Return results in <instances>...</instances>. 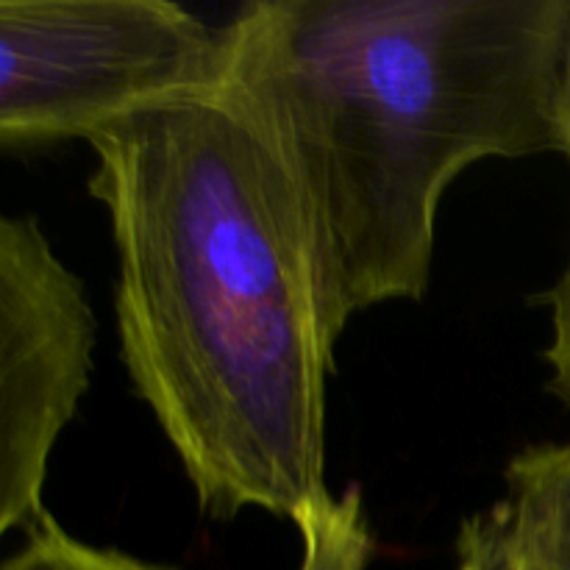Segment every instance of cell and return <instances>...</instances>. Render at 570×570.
Instances as JSON below:
<instances>
[{
  "label": "cell",
  "mask_w": 570,
  "mask_h": 570,
  "mask_svg": "<svg viewBox=\"0 0 570 570\" xmlns=\"http://www.w3.org/2000/svg\"><path fill=\"white\" fill-rule=\"evenodd\" d=\"M117 250L120 354L212 518L328 499L334 371L301 198L228 78L87 139Z\"/></svg>",
  "instance_id": "6da1fadb"
},
{
  "label": "cell",
  "mask_w": 570,
  "mask_h": 570,
  "mask_svg": "<svg viewBox=\"0 0 570 570\" xmlns=\"http://www.w3.org/2000/svg\"><path fill=\"white\" fill-rule=\"evenodd\" d=\"M570 0H262L226 78L301 198L328 340L429 289L440 200L482 159L562 154Z\"/></svg>",
  "instance_id": "7a4b0ae2"
},
{
  "label": "cell",
  "mask_w": 570,
  "mask_h": 570,
  "mask_svg": "<svg viewBox=\"0 0 570 570\" xmlns=\"http://www.w3.org/2000/svg\"><path fill=\"white\" fill-rule=\"evenodd\" d=\"M226 78V28L167 0H0V148L89 139Z\"/></svg>",
  "instance_id": "3957f363"
},
{
  "label": "cell",
  "mask_w": 570,
  "mask_h": 570,
  "mask_svg": "<svg viewBox=\"0 0 570 570\" xmlns=\"http://www.w3.org/2000/svg\"><path fill=\"white\" fill-rule=\"evenodd\" d=\"M95 315L31 215L0 220V532L48 518L50 451L89 387Z\"/></svg>",
  "instance_id": "277c9868"
},
{
  "label": "cell",
  "mask_w": 570,
  "mask_h": 570,
  "mask_svg": "<svg viewBox=\"0 0 570 570\" xmlns=\"http://www.w3.org/2000/svg\"><path fill=\"white\" fill-rule=\"evenodd\" d=\"M504 476L512 566L570 570V443L521 451Z\"/></svg>",
  "instance_id": "5b68a950"
},
{
  "label": "cell",
  "mask_w": 570,
  "mask_h": 570,
  "mask_svg": "<svg viewBox=\"0 0 570 570\" xmlns=\"http://www.w3.org/2000/svg\"><path fill=\"white\" fill-rule=\"evenodd\" d=\"M295 523L304 538L301 570H365L373 538L356 484H351L340 499L328 495Z\"/></svg>",
  "instance_id": "8992f818"
},
{
  "label": "cell",
  "mask_w": 570,
  "mask_h": 570,
  "mask_svg": "<svg viewBox=\"0 0 570 570\" xmlns=\"http://www.w3.org/2000/svg\"><path fill=\"white\" fill-rule=\"evenodd\" d=\"M26 534V546L11 554L0 570H176L137 560L117 549H95L81 543L50 515Z\"/></svg>",
  "instance_id": "52a82bcc"
},
{
  "label": "cell",
  "mask_w": 570,
  "mask_h": 570,
  "mask_svg": "<svg viewBox=\"0 0 570 570\" xmlns=\"http://www.w3.org/2000/svg\"><path fill=\"white\" fill-rule=\"evenodd\" d=\"M456 557H460L456 570H515L501 501L493 510L465 518L456 538Z\"/></svg>",
  "instance_id": "ba28073f"
},
{
  "label": "cell",
  "mask_w": 570,
  "mask_h": 570,
  "mask_svg": "<svg viewBox=\"0 0 570 570\" xmlns=\"http://www.w3.org/2000/svg\"><path fill=\"white\" fill-rule=\"evenodd\" d=\"M551 304V345L546 348V362L551 367V393L570 404V262L549 293Z\"/></svg>",
  "instance_id": "9c48e42d"
},
{
  "label": "cell",
  "mask_w": 570,
  "mask_h": 570,
  "mask_svg": "<svg viewBox=\"0 0 570 570\" xmlns=\"http://www.w3.org/2000/svg\"><path fill=\"white\" fill-rule=\"evenodd\" d=\"M557 120H560V134H562V156H568L570 159V17H568V33H566V53H562Z\"/></svg>",
  "instance_id": "30bf717a"
}]
</instances>
